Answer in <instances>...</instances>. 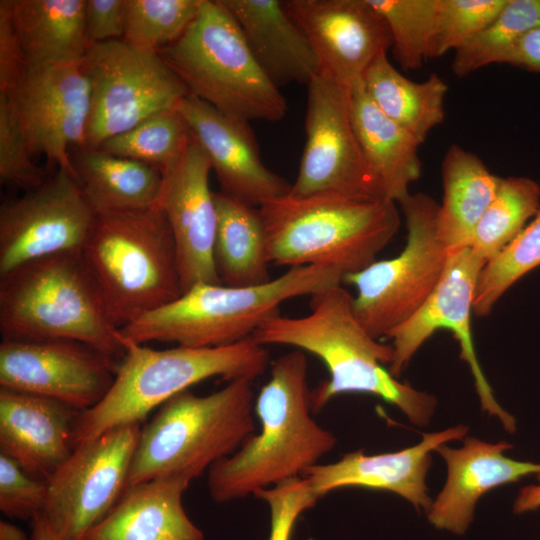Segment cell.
Returning <instances> with one entry per match:
<instances>
[{
  "mask_svg": "<svg viewBox=\"0 0 540 540\" xmlns=\"http://www.w3.org/2000/svg\"><path fill=\"white\" fill-rule=\"evenodd\" d=\"M48 483L30 476L14 460L0 454V510L10 518L31 520L43 512Z\"/></svg>",
  "mask_w": 540,
  "mask_h": 540,
  "instance_id": "cell-41",
  "label": "cell"
},
{
  "mask_svg": "<svg viewBox=\"0 0 540 540\" xmlns=\"http://www.w3.org/2000/svg\"><path fill=\"white\" fill-rule=\"evenodd\" d=\"M122 340L126 351L111 388L94 407L80 412L73 424V450L112 428L141 424L155 408L206 379L253 381L270 362L266 347L252 336L227 346L177 345L163 350Z\"/></svg>",
  "mask_w": 540,
  "mask_h": 540,
  "instance_id": "cell-4",
  "label": "cell"
},
{
  "mask_svg": "<svg viewBox=\"0 0 540 540\" xmlns=\"http://www.w3.org/2000/svg\"><path fill=\"white\" fill-rule=\"evenodd\" d=\"M217 225L213 248L221 284L251 287L269 282L266 236L259 207L214 192Z\"/></svg>",
  "mask_w": 540,
  "mask_h": 540,
  "instance_id": "cell-30",
  "label": "cell"
},
{
  "mask_svg": "<svg viewBox=\"0 0 540 540\" xmlns=\"http://www.w3.org/2000/svg\"><path fill=\"white\" fill-rule=\"evenodd\" d=\"M540 210V185L528 177L502 178L497 194L475 227L470 248L486 264Z\"/></svg>",
  "mask_w": 540,
  "mask_h": 540,
  "instance_id": "cell-32",
  "label": "cell"
},
{
  "mask_svg": "<svg viewBox=\"0 0 540 540\" xmlns=\"http://www.w3.org/2000/svg\"><path fill=\"white\" fill-rule=\"evenodd\" d=\"M72 161L77 182L96 214L157 204L162 174L154 167L92 147L77 149Z\"/></svg>",
  "mask_w": 540,
  "mask_h": 540,
  "instance_id": "cell-29",
  "label": "cell"
},
{
  "mask_svg": "<svg viewBox=\"0 0 540 540\" xmlns=\"http://www.w3.org/2000/svg\"><path fill=\"white\" fill-rule=\"evenodd\" d=\"M47 175L33 161L25 132L7 94L0 93V180L30 191L41 186Z\"/></svg>",
  "mask_w": 540,
  "mask_h": 540,
  "instance_id": "cell-39",
  "label": "cell"
},
{
  "mask_svg": "<svg viewBox=\"0 0 540 540\" xmlns=\"http://www.w3.org/2000/svg\"><path fill=\"white\" fill-rule=\"evenodd\" d=\"M512 444L489 443L465 438L461 448L446 444L434 451L444 459L447 478L427 512L429 522L438 529L464 534L473 520L477 501L491 489L540 474V463L518 461L504 455Z\"/></svg>",
  "mask_w": 540,
  "mask_h": 540,
  "instance_id": "cell-22",
  "label": "cell"
},
{
  "mask_svg": "<svg viewBox=\"0 0 540 540\" xmlns=\"http://www.w3.org/2000/svg\"><path fill=\"white\" fill-rule=\"evenodd\" d=\"M96 212L63 169L0 207V275L38 258L82 252Z\"/></svg>",
  "mask_w": 540,
  "mask_h": 540,
  "instance_id": "cell-14",
  "label": "cell"
},
{
  "mask_svg": "<svg viewBox=\"0 0 540 540\" xmlns=\"http://www.w3.org/2000/svg\"><path fill=\"white\" fill-rule=\"evenodd\" d=\"M259 211L270 264L329 268L343 278L376 261L401 224L392 200L338 193L288 194Z\"/></svg>",
  "mask_w": 540,
  "mask_h": 540,
  "instance_id": "cell-3",
  "label": "cell"
},
{
  "mask_svg": "<svg viewBox=\"0 0 540 540\" xmlns=\"http://www.w3.org/2000/svg\"><path fill=\"white\" fill-rule=\"evenodd\" d=\"M443 199L437 235L448 253L470 247L476 225L495 198L502 177L474 153L451 145L442 162Z\"/></svg>",
  "mask_w": 540,
  "mask_h": 540,
  "instance_id": "cell-28",
  "label": "cell"
},
{
  "mask_svg": "<svg viewBox=\"0 0 540 540\" xmlns=\"http://www.w3.org/2000/svg\"><path fill=\"white\" fill-rule=\"evenodd\" d=\"M252 338L264 346L294 347L324 363L329 378L311 390L314 412L337 395L364 393L395 406L417 426H427L434 414V396L399 381L385 368L393 359L391 344L381 343L363 328L353 310V296L342 284L312 296L307 315L269 317Z\"/></svg>",
  "mask_w": 540,
  "mask_h": 540,
  "instance_id": "cell-1",
  "label": "cell"
},
{
  "mask_svg": "<svg viewBox=\"0 0 540 540\" xmlns=\"http://www.w3.org/2000/svg\"><path fill=\"white\" fill-rule=\"evenodd\" d=\"M537 481V484L527 485L519 491L513 503L514 513L523 514L540 508V474Z\"/></svg>",
  "mask_w": 540,
  "mask_h": 540,
  "instance_id": "cell-45",
  "label": "cell"
},
{
  "mask_svg": "<svg viewBox=\"0 0 540 540\" xmlns=\"http://www.w3.org/2000/svg\"><path fill=\"white\" fill-rule=\"evenodd\" d=\"M385 19L394 55L405 70H416L430 59L438 0H368Z\"/></svg>",
  "mask_w": 540,
  "mask_h": 540,
  "instance_id": "cell-37",
  "label": "cell"
},
{
  "mask_svg": "<svg viewBox=\"0 0 540 540\" xmlns=\"http://www.w3.org/2000/svg\"><path fill=\"white\" fill-rule=\"evenodd\" d=\"M176 108L208 156L220 192L258 207L289 194L292 184L262 162L248 121L223 114L189 94Z\"/></svg>",
  "mask_w": 540,
  "mask_h": 540,
  "instance_id": "cell-20",
  "label": "cell"
},
{
  "mask_svg": "<svg viewBox=\"0 0 540 540\" xmlns=\"http://www.w3.org/2000/svg\"><path fill=\"white\" fill-rule=\"evenodd\" d=\"M79 414L60 401L0 387V454L48 482L73 452Z\"/></svg>",
  "mask_w": 540,
  "mask_h": 540,
  "instance_id": "cell-23",
  "label": "cell"
},
{
  "mask_svg": "<svg viewBox=\"0 0 540 540\" xmlns=\"http://www.w3.org/2000/svg\"><path fill=\"white\" fill-rule=\"evenodd\" d=\"M29 67L80 62L90 44L86 0H8Z\"/></svg>",
  "mask_w": 540,
  "mask_h": 540,
  "instance_id": "cell-27",
  "label": "cell"
},
{
  "mask_svg": "<svg viewBox=\"0 0 540 540\" xmlns=\"http://www.w3.org/2000/svg\"><path fill=\"white\" fill-rule=\"evenodd\" d=\"M350 110L359 147L380 196L399 204L421 176L420 144L376 107L362 84L351 91Z\"/></svg>",
  "mask_w": 540,
  "mask_h": 540,
  "instance_id": "cell-26",
  "label": "cell"
},
{
  "mask_svg": "<svg viewBox=\"0 0 540 540\" xmlns=\"http://www.w3.org/2000/svg\"><path fill=\"white\" fill-rule=\"evenodd\" d=\"M507 0H438L430 58L465 46L503 9Z\"/></svg>",
  "mask_w": 540,
  "mask_h": 540,
  "instance_id": "cell-38",
  "label": "cell"
},
{
  "mask_svg": "<svg viewBox=\"0 0 540 540\" xmlns=\"http://www.w3.org/2000/svg\"><path fill=\"white\" fill-rule=\"evenodd\" d=\"M305 352L294 349L271 366L255 398L260 431L246 439L208 473L211 498L230 502L287 480L302 477L337 443L335 435L312 417Z\"/></svg>",
  "mask_w": 540,
  "mask_h": 540,
  "instance_id": "cell-2",
  "label": "cell"
},
{
  "mask_svg": "<svg viewBox=\"0 0 540 540\" xmlns=\"http://www.w3.org/2000/svg\"><path fill=\"white\" fill-rule=\"evenodd\" d=\"M255 60L276 85H308L319 74L315 52L279 0H221Z\"/></svg>",
  "mask_w": 540,
  "mask_h": 540,
  "instance_id": "cell-24",
  "label": "cell"
},
{
  "mask_svg": "<svg viewBox=\"0 0 540 540\" xmlns=\"http://www.w3.org/2000/svg\"><path fill=\"white\" fill-rule=\"evenodd\" d=\"M540 26V0H507L495 19L475 38L455 51L452 71L459 77L491 64L504 63L517 41Z\"/></svg>",
  "mask_w": 540,
  "mask_h": 540,
  "instance_id": "cell-34",
  "label": "cell"
},
{
  "mask_svg": "<svg viewBox=\"0 0 540 540\" xmlns=\"http://www.w3.org/2000/svg\"><path fill=\"white\" fill-rule=\"evenodd\" d=\"M362 86L376 107L420 145L444 120L448 86L436 73L424 81H412L391 64L386 54L371 64Z\"/></svg>",
  "mask_w": 540,
  "mask_h": 540,
  "instance_id": "cell-31",
  "label": "cell"
},
{
  "mask_svg": "<svg viewBox=\"0 0 540 540\" xmlns=\"http://www.w3.org/2000/svg\"><path fill=\"white\" fill-rule=\"evenodd\" d=\"M203 0H126L123 41L153 52L177 41L197 17Z\"/></svg>",
  "mask_w": 540,
  "mask_h": 540,
  "instance_id": "cell-35",
  "label": "cell"
},
{
  "mask_svg": "<svg viewBox=\"0 0 540 540\" xmlns=\"http://www.w3.org/2000/svg\"><path fill=\"white\" fill-rule=\"evenodd\" d=\"M486 263L470 247L449 253L444 273L421 308L385 338L391 340L393 359L388 370L398 377L419 348L439 329L453 333L460 358L472 373L481 408L499 419L505 431H516V420L496 400L478 361L471 330L476 287Z\"/></svg>",
  "mask_w": 540,
  "mask_h": 540,
  "instance_id": "cell-15",
  "label": "cell"
},
{
  "mask_svg": "<svg viewBox=\"0 0 540 540\" xmlns=\"http://www.w3.org/2000/svg\"><path fill=\"white\" fill-rule=\"evenodd\" d=\"M0 540H28L26 533L16 525L0 521Z\"/></svg>",
  "mask_w": 540,
  "mask_h": 540,
  "instance_id": "cell-47",
  "label": "cell"
},
{
  "mask_svg": "<svg viewBox=\"0 0 540 540\" xmlns=\"http://www.w3.org/2000/svg\"><path fill=\"white\" fill-rule=\"evenodd\" d=\"M28 65L16 33L8 0L0 1V93L8 94Z\"/></svg>",
  "mask_w": 540,
  "mask_h": 540,
  "instance_id": "cell-42",
  "label": "cell"
},
{
  "mask_svg": "<svg viewBox=\"0 0 540 540\" xmlns=\"http://www.w3.org/2000/svg\"><path fill=\"white\" fill-rule=\"evenodd\" d=\"M189 484L183 478L157 477L128 487L81 540H204L182 504Z\"/></svg>",
  "mask_w": 540,
  "mask_h": 540,
  "instance_id": "cell-25",
  "label": "cell"
},
{
  "mask_svg": "<svg viewBox=\"0 0 540 540\" xmlns=\"http://www.w3.org/2000/svg\"><path fill=\"white\" fill-rule=\"evenodd\" d=\"M540 266V210L522 231L482 269L473 312L488 316L501 296L525 274Z\"/></svg>",
  "mask_w": 540,
  "mask_h": 540,
  "instance_id": "cell-36",
  "label": "cell"
},
{
  "mask_svg": "<svg viewBox=\"0 0 540 540\" xmlns=\"http://www.w3.org/2000/svg\"><path fill=\"white\" fill-rule=\"evenodd\" d=\"M81 253L119 329L183 294L173 234L158 204L97 214Z\"/></svg>",
  "mask_w": 540,
  "mask_h": 540,
  "instance_id": "cell-8",
  "label": "cell"
},
{
  "mask_svg": "<svg viewBox=\"0 0 540 540\" xmlns=\"http://www.w3.org/2000/svg\"><path fill=\"white\" fill-rule=\"evenodd\" d=\"M192 95L223 114L246 121L281 120L287 103L263 72L221 0H203L174 43L158 52Z\"/></svg>",
  "mask_w": 540,
  "mask_h": 540,
  "instance_id": "cell-9",
  "label": "cell"
},
{
  "mask_svg": "<svg viewBox=\"0 0 540 540\" xmlns=\"http://www.w3.org/2000/svg\"><path fill=\"white\" fill-rule=\"evenodd\" d=\"M307 90L306 142L289 195L381 197L354 132L352 90L321 75L309 82Z\"/></svg>",
  "mask_w": 540,
  "mask_h": 540,
  "instance_id": "cell-13",
  "label": "cell"
},
{
  "mask_svg": "<svg viewBox=\"0 0 540 540\" xmlns=\"http://www.w3.org/2000/svg\"><path fill=\"white\" fill-rule=\"evenodd\" d=\"M467 432L468 427L459 424L443 431L424 433L418 444L400 451L375 455H367L362 450L347 453L336 462L309 468L302 477L308 480L319 498L346 487L385 490L427 513L432 504L426 485L431 452L449 441L464 438Z\"/></svg>",
  "mask_w": 540,
  "mask_h": 540,
  "instance_id": "cell-21",
  "label": "cell"
},
{
  "mask_svg": "<svg viewBox=\"0 0 540 540\" xmlns=\"http://www.w3.org/2000/svg\"><path fill=\"white\" fill-rule=\"evenodd\" d=\"M2 339H66L120 362L125 346L81 252L26 262L0 275Z\"/></svg>",
  "mask_w": 540,
  "mask_h": 540,
  "instance_id": "cell-5",
  "label": "cell"
},
{
  "mask_svg": "<svg viewBox=\"0 0 540 540\" xmlns=\"http://www.w3.org/2000/svg\"><path fill=\"white\" fill-rule=\"evenodd\" d=\"M7 95L33 156L44 155L76 178L69 150L87 147L91 111L90 85L81 61L28 66Z\"/></svg>",
  "mask_w": 540,
  "mask_h": 540,
  "instance_id": "cell-17",
  "label": "cell"
},
{
  "mask_svg": "<svg viewBox=\"0 0 540 540\" xmlns=\"http://www.w3.org/2000/svg\"><path fill=\"white\" fill-rule=\"evenodd\" d=\"M503 64L540 72V26L528 31L517 41Z\"/></svg>",
  "mask_w": 540,
  "mask_h": 540,
  "instance_id": "cell-44",
  "label": "cell"
},
{
  "mask_svg": "<svg viewBox=\"0 0 540 540\" xmlns=\"http://www.w3.org/2000/svg\"><path fill=\"white\" fill-rule=\"evenodd\" d=\"M118 363L74 340L2 339L0 387L54 399L83 412L107 394Z\"/></svg>",
  "mask_w": 540,
  "mask_h": 540,
  "instance_id": "cell-16",
  "label": "cell"
},
{
  "mask_svg": "<svg viewBox=\"0 0 540 540\" xmlns=\"http://www.w3.org/2000/svg\"><path fill=\"white\" fill-rule=\"evenodd\" d=\"M192 139L188 124L174 107L147 117L97 148L148 164L163 174L181 158Z\"/></svg>",
  "mask_w": 540,
  "mask_h": 540,
  "instance_id": "cell-33",
  "label": "cell"
},
{
  "mask_svg": "<svg viewBox=\"0 0 540 540\" xmlns=\"http://www.w3.org/2000/svg\"><path fill=\"white\" fill-rule=\"evenodd\" d=\"M343 283L333 269L289 268L269 282L251 287L199 283L174 300L120 329L129 341L175 343L186 347H220L243 341L259 325L279 314L280 305L295 297L314 296Z\"/></svg>",
  "mask_w": 540,
  "mask_h": 540,
  "instance_id": "cell-6",
  "label": "cell"
},
{
  "mask_svg": "<svg viewBox=\"0 0 540 540\" xmlns=\"http://www.w3.org/2000/svg\"><path fill=\"white\" fill-rule=\"evenodd\" d=\"M141 424L112 428L77 446L48 483L43 510L62 540L81 538L124 494Z\"/></svg>",
  "mask_w": 540,
  "mask_h": 540,
  "instance_id": "cell-12",
  "label": "cell"
},
{
  "mask_svg": "<svg viewBox=\"0 0 540 540\" xmlns=\"http://www.w3.org/2000/svg\"><path fill=\"white\" fill-rule=\"evenodd\" d=\"M252 382L229 381L208 395L182 391L141 427L127 487L157 477L188 481L233 454L255 433Z\"/></svg>",
  "mask_w": 540,
  "mask_h": 540,
  "instance_id": "cell-7",
  "label": "cell"
},
{
  "mask_svg": "<svg viewBox=\"0 0 540 540\" xmlns=\"http://www.w3.org/2000/svg\"><path fill=\"white\" fill-rule=\"evenodd\" d=\"M211 171L208 156L193 138L162 174L157 204L173 234L183 292L199 283L221 284L213 258L217 214Z\"/></svg>",
  "mask_w": 540,
  "mask_h": 540,
  "instance_id": "cell-19",
  "label": "cell"
},
{
  "mask_svg": "<svg viewBox=\"0 0 540 540\" xmlns=\"http://www.w3.org/2000/svg\"><path fill=\"white\" fill-rule=\"evenodd\" d=\"M30 521L32 540H62L52 529L42 512L35 514Z\"/></svg>",
  "mask_w": 540,
  "mask_h": 540,
  "instance_id": "cell-46",
  "label": "cell"
},
{
  "mask_svg": "<svg viewBox=\"0 0 540 540\" xmlns=\"http://www.w3.org/2000/svg\"><path fill=\"white\" fill-rule=\"evenodd\" d=\"M254 496L269 507L271 528L269 540H290L298 517L312 508L319 497L308 480L297 477L270 488L257 491Z\"/></svg>",
  "mask_w": 540,
  "mask_h": 540,
  "instance_id": "cell-40",
  "label": "cell"
},
{
  "mask_svg": "<svg viewBox=\"0 0 540 540\" xmlns=\"http://www.w3.org/2000/svg\"><path fill=\"white\" fill-rule=\"evenodd\" d=\"M81 63L91 94L87 147H99L188 95L158 52L123 40L91 45Z\"/></svg>",
  "mask_w": 540,
  "mask_h": 540,
  "instance_id": "cell-11",
  "label": "cell"
},
{
  "mask_svg": "<svg viewBox=\"0 0 540 540\" xmlns=\"http://www.w3.org/2000/svg\"><path fill=\"white\" fill-rule=\"evenodd\" d=\"M125 17L126 0H86L85 25L90 46L122 40Z\"/></svg>",
  "mask_w": 540,
  "mask_h": 540,
  "instance_id": "cell-43",
  "label": "cell"
},
{
  "mask_svg": "<svg viewBox=\"0 0 540 540\" xmlns=\"http://www.w3.org/2000/svg\"><path fill=\"white\" fill-rule=\"evenodd\" d=\"M283 5L310 42L318 75L350 90L393 45L385 19L368 0H287Z\"/></svg>",
  "mask_w": 540,
  "mask_h": 540,
  "instance_id": "cell-18",
  "label": "cell"
},
{
  "mask_svg": "<svg viewBox=\"0 0 540 540\" xmlns=\"http://www.w3.org/2000/svg\"><path fill=\"white\" fill-rule=\"evenodd\" d=\"M399 205L407 229L403 250L343 278L356 290V318L376 339L385 338L421 308L439 283L449 256L437 235L436 200L410 193Z\"/></svg>",
  "mask_w": 540,
  "mask_h": 540,
  "instance_id": "cell-10",
  "label": "cell"
}]
</instances>
